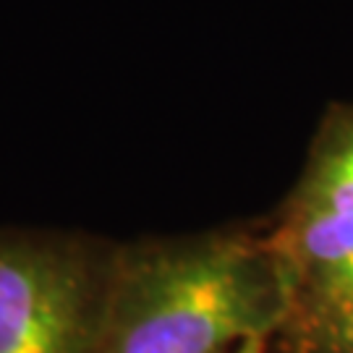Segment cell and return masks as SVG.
<instances>
[{"label":"cell","instance_id":"obj_6","mask_svg":"<svg viewBox=\"0 0 353 353\" xmlns=\"http://www.w3.org/2000/svg\"><path fill=\"white\" fill-rule=\"evenodd\" d=\"M288 353H296V351H288Z\"/></svg>","mask_w":353,"mask_h":353},{"label":"cell","instance_id":"obj_5","mask_svg":"<svg viewBox=\"0 0 353 353\" xmlns=\"http://www.w3.org/2000/svg\"><path fill=\"white\" fill-rule=\"evenodd\" d=\"M275 338H267V335H259V338H249V341L239 343L236 348H230L228 353H270V343Z\"/></svg>","mask_w":353,"mask_h":353},{"label":"cell","instance_id":"obj_2","mask_svg":"<svg viewBox=\"0 0 353 353\" xmlns=\"http://www.w3.org/2000/svg\"><path fill=\"white\" fill-rule=\"evenodd\" d=\"M118 241L0 225V353H94Z\"/></svg>","mask_w":353,"mask_h":353},{"label":"cell","instance_id":"obj_4","mask_svg":"<svg viewBox=\"0 0 353 353\" xmlns=\"http://www.w3.org/2000/svg\"><path fill=\"white\" fill-rule=\"evenodd\" d=\"M275 341L296 353H353V303L319 322L285 330Z\"/></svg>","mask_w":353,"mask_h":353},{"label":"cell","instance_id":"obj_1","mask_svg":"<svg viewBox=\"0 0 353 353\" xmlns=\"http://www.w3.org/2000/svg\"><path fill=\"white\" fill-rule=\"evenodd\" d=\"M290 312L288 275L265 228L118 241L94 353H228L278 338Z\"/></svg>","mask_w":353,"mask_h":353},{"label":"cell","instance_id":"obj_3","mask_svg":"<svg viewBox=\"0 0 353 353\" xmlns=\"http://www.w3.org/2000/svg\"><path fill=\"white\" fill-rule=\"evenodd\" d=\"M283 207L353 214V102L325 110Z\"/></svg>","mask_w":353,"mask_h":353}]
</instances>
